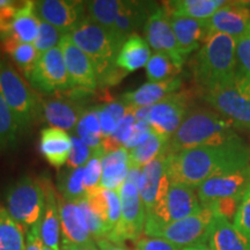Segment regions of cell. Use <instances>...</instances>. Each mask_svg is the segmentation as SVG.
Wrapping results in <instances>:
<instances>
[{
  "instance_id": "cell-1",
  "label": "cell",
  "mask_w": 250,
  "mask_h": 250,
  "mask_svg": "<svg viewBox=\"0 0 250 250\" xmlns=\"http://www.w3.org/2000/svg\"><path fill=\"white\" fill-rule=\"evenodd\" d=\"M250 165V147L241 137L219 146H203L168 154L170 183L198 188L203 182Z\"/></svg>"
},
{
  "instance_id": "cell-2",
  "label": "cell",
  "mask_w": 250,
  "mask_h": 250,
  "mask_svg": "<svg viewBox=\"0 0 250 250\" xmlns=\"http://www.w3.org/2000/svg\"><path fill=\"white\" fill-rule=\"evenodd\" d=\"M191 67L201 94L233 83L237 73L236 41L224 34H208L197 51Z\"/></svg>"
},
{
  "instance_id": "cell-3",
  "label": "cell",
  "mask_w": 250,
  "mask_h": 250,
  "mask_svg": "<svg viewBox=\"0 0 250 250\" xmlns=\"http://www.w3.org/2000/svg\"><path fill=\"white\" fill-rule=\"evenodd\" d=\"M68 35L93 62L98 76L99 88L116 86L127 76L126 72L116 65L123 42L111 31L92 22L87 18Z\"/></svg>"
},
{
  "instance_id": "cell-4",
  "label": "cell",
  "mask_w": 250,
  "mask_h": 250,
  "mask_svg": "<svg viewBox=\"0 0 250 250\" xmlns=\"http://www.w3.org/2000/svg\"><path fill=\"white\" fill-rule=\"evenodd\" d=\"M236 125L217 111L204 108L190 109L187 117L173 134L168 153L173 154L184 149L219 146L240 137Z\"/></svg>"
},
{
  "instance_id": "cell-5",
  "label": "cell",
  "mask_w": 250,
  "mask_h": 250,
  "mask_svg": "<svg viewBox=\"0 0 250 250\" xmlns=\"http://www.w3.org/2000/svg\"><path fill=\"white\" fill-rule=\"evenodd\" d=\"M6 211L23 228L40 224L45 206V191L41 179L24 175L7 187L5 192Z\"/></svg>"
},
{
  "instance_id": "cell-6",
  "label": "cell",
  "mask_w": 250,
  "mask_h": 250,
  "mask_svg": "<svg viewBox=\"0 0 250 250\" xmlns=\"http://www.w3.org/2000/svg\"><path fill=\"white\" fill-rule=\"evenodd\" d=\"M0 94L14 114L20 131L29 129L40 120L41 98L2 58L0 59Z\"/></svg>"
},
{
  "instance_id": "cell-7",
  "label": "cell",
  "mask_w": 250,
  "mask_h": 250,
  "mask_svg": "<svg viewBox=\"0 0 250 250\" xmlns=\"http://www.w3.org/2000/svg\"><path fill=\"white\" fill-rule=\"evenodd\" d=\"M142 168L130 167L126 180L118 190L121 196L122 217L120 225L109 236V241L124 243L126 240L134 242L143 236L146 223V211L140 198L138 184Z\"/></svg>"
},
{
  "instance_id": "cell-8",
  "label": "cell",
  "mask_w": 250,
  "mask_h": 250,
  "mask_svg": "<svg viewBox=\"0 0 250 250\" xmlns=\"http://www.w3.org/2000/svg\"><path fill=\"white\" fill-rule=\"evenodd\" d=\"M213 218L214 213L210 208H203L197 214L181 220L160 226L145 227L144 233L146 236L164 239L181 249L191 248L199 245H206Z\"/></svg>"
},
{
  "instance_id": "cell-9",
  "label": "cell",
  "mask_w": 250,
  "mask_h": 250,
  "mask_svg": "<svg viewBox=\"0 0 250 250\" xmlns=\"http://www.w3.org/2000/svg\"><path fill=\"white\" fill-rule=\"evenodd\" d=\"M202 98L236 127L250 129V86L245 78L236 73L233 83L202 94Z\"/></svg>"
},
{
  "instance_id": "cell-10",
  "label": "cell",
  "mask_w": 250,
  "mask_h": 250,
  "mask_svg": "<svg viewBox=\"0 0 250 250\" xmlns=\"http://www.w3.org/2000/svg\"><path fill=\"white\" fill-rule=\"evenodd\" d=\"M26 80L34 88L44 95L67 93L74 89L65 65L64 55L59 46L43 52Z\"/></svg>"
},
{
  "instance_id": "cell-11",
  "label": "cell",
  "mask_w": 250,
  "mask_h": 250,
  "mask_svg": "<svg viewBox=\"0 0 250 250\" xmlns=\"http://www.w3.org/2000/svg\"><path fill=\"white\" fill-rule=\"evenodd\" d=\"M90 93L74 88L62 95L48 96L41 99L40 120L45 122L51 127L64 131H74L81 115L87 110L86 100Z\"/></svg>"
},
{
  "instance_id": "cell-12",
  "label": "cell",
  "mask_w": 250,
  "mask_h": 250,
  "mask_svg": "<svg viewBox=\"0 0 250 250\" xmlns=\"http://www.w3.org/2000/svg\"><path fill=\"white\" fill-rule=\"evenodd\" d=\"M197 192L192 188L170 183L167 196L152 213L146 215L145 227L160 226L197 214L202 210Z\"/></svg>"
},
{
  "instance_id": "cell-13",
  "label": "cell",
  "mask_w": 250,
  "mask_h": 250,
  "mask_svg": "<svg viewBox=\"0 0 250 250\" xmlns=\"http://www.w3.org/2000/svg\"><path fill=\"white\" fill-rule=\"evenodd\" d=\"M189 101V94L184 90H179L148 107L146 122L153 132L170 139L190 110Z\"/></svg>"
},
{
  "instance_id": "cell-14",
  "label": "cell",
  "mask_w": 250,
  "mask_h": 250,
  "mask_svg": "<svg viewBox=\"0 0 250 250\" xmlns=\"http://www.w3.org/2000/svg\"><path fill=\"white\" fill-rule=\"evenodd\" d=\"M249 184L250 165L205 181L197 188V196L203 208H208L218 202L242 199Z\"/></svg>"
},
{
  "instance_id": "cell-15",
  "label": "cell",
  "mask_w": 250,
  "mask_h": 250,
  "mask_svg": "<svg viewBox=\"0 0 250 250\" xmlns=\"http://www.w3.org/2000/svg\"><path fill=\"white\" fill-rule=\"evenodd\" d=\"M34 6L41 21L57 28L64 35L71 34L87 19L85 1L79 0H39Z\"/></svg>"
},
{
  "instance_id": "cell-16",
  "label": "cell",
  "mask_w": 250,
  "mask_h": 250,
  "mask_svg": "<svg viewBox=\"0 0 250 250\" xmlns=\"http://www.w3.org/2000/svg\"><path fill=\"white\" fill-rule=\"evenodd\" d=\"M168 154V151L162 153L155 160L142 168L138 190L146 215L152 213L164 202L170 187L167 170Z\"/></svg>"
},
{
  "instance_id": "cell-17",
  "label": "cell",
  "mask_w": 250,
  "mask_h": 250,
  "mask_svg": "<svg viewBox=\"0 0 250 250\" xmlns=\"http://www.w3.org/2000/svg\"><path fill=\"white\" fill-rule=\"evenodd\" d=\"M144 34L149 48H152L155 52L168 55L177 64L183 66L186 58L181 54L176 37L171 28L169 15L166 12L164 6L153 9L144 27Z\"/></svg>"
},
{
  "instance_id": "cell-18",
  "label": "cell",
  "mask_w": 250,
  "mask_h": 250,
  "mask_svg": "<svg viewBox=\"0 0 250 250\" xmlns=\"http://www.w3.org/2000/svg\"><path fill=\"white\" fill-rule=\"evenodd\" d=\"M59 48L64 55L66 70L74 88L90 94L95 93L99 88L98 76L88 56L74 44L68 34L62 37Z\"/></svg>"
},
{
  "instance_id": "cell-19",
  "label": "cell",
  "mask_w": 250,
  "mask_h": 250,
  "mask_svg": "<svg viewBox=\"0 0 250 250\" xmlns=\"http://www.w3.org/2000/svg\"><path fill=\"white\" fill-rule=\"evenodd\" d=\"M205 23L208 34H224L239 41L250 33V11L245 1H227Z\"/></svg>"
},
{
  "instance_id": "cell-20",
  "label": "cell",
  "mask_w": 250,
  "mask_h": 250,
  "mask_svg": "<svg viewBox=\"0 0 250 250\" xmlns=\"http://www.w3.org/2000/svg\"><path fill=\"white\" fill-rule=\"evenodd\" d=\"M57 203L62 241L76 245L94 242L78 202L67 201L59 196L57 197Z\"/></svg>"
},
{
  "instance_id": "cell-21",
  "label": "cell",
  "mask_w": 250,
  "mask_h": 250,
  "mask_svg": "<svg viewBox=\"0 0 250 250\" xmlns=\"http://www.w3.org/2000/svg\"><path fill=\"white\" fill-rule=\"evenodd\" d=\"M182 83V79L179 77L159 83H146L139 88L123 93L120 100L130 109L151 107L171 94L179 92Z\"/></svg>"
},
{
  "instance_id": "cell-22",
  "label": "cell",
  "mask_w": 250,
  "mask_h": 250,
  "mask_svg": "<svg viewBox=\"0 0 250 250\" xmlns=\"http://www.w3.org/2000/svg\"><path fill=\"white\" fill-rule=\"evenodd\" d=\"M42 181L45 191V206L41 219L40 234L45 247L54 250H61V220H59L57 196L48 176L42 175Z\"/></svg>"
},
{
  "instance_id": "cell-23",
  "label": "cell",
  "mask_w": 250,
  "mask_h": 250,
  "mask_svg": "<svg viewBox=\"0 0 250 250\" xmlns=\"http://www.w3.org/2000/svg\"><path fill=\"white\" fill-rule=\"evenodd\" d=\"M168 15L181 54L187 59L188 56L191 55L193 51L199 50L208 35L205 21L180 15Z\"/></svg>"
},
{
  "instance_id": "cell-24",
  "label": "cell",
  "mask_w": 250,
  "mask_h": 250,
  "mask_svg": "<svg viewBox=\"0 0 250 250\" xmlns=\"http://www.w3.org/2000/svg\"><path fill=\"white\" fill-rule=\"evenodd\" d=\"M206 245L211 250H250V237L227 218L214 215Z\"/></svg>"
},
{
  "instance_id": "cell-25",
  "label": "cell",
  "mask_w": 250,
  "mask_h": 250,
  "mask_svg": "<svg viewBox=\"0 0 250 250\" xmlns=\"http://www.w3.org/2000/svg\"><path fill=\"white\" fill-rule=\"evenodd\" d=\"M40 134V151L46 162L55 168L66 165L72 149L70 134L51 126L44 127Z\"/></svg>"
},
{
  "instance_id": "cell-26",
  "label": "cell",
  "mask_w": 250,
  "mask_h": 250,
  "mask_svg": "<svg viewBox=\"0 0 250 250\" xmlns=\"http://www.w3.org/2000/svg\"><path fill=\"white\" fill-rule=\"evenodd\" d=\"M154 8L155 6L148 5V2L122 0L120 13L115 22L112 34H115L124 43L131 35L136 34L134 31L146 23Z\"/></svg>"
},
{
  "instance_id": "cell-27",
  "label": "cell",
  "mask_w": 250,
  "mask_h": 250,
  "mask_svg": "<svg viewBox=\"0 0 250 250\" xmlns=\"http://www.w3.org/2000/svg\"><path fill=\"white\" fill-rule=\"evenodd\" d=\"M87 201L100 214L108 229V239L110 234L120 225L122 217V204L120 192L99 188L94 191L87 192ZM107 239V240H108Z\"/></svg>"
},
{
  "instance_id": "cell-28",
  "label": "cell",
  "mask_w": 250,
  "mask_h": 250,
  "mask_svg": "<svg viewBox=\"0 0 250 250\" xmlns=\"http://www.w3.org/2000/svg\"><path fill=\"white\" fill-rule=\"evenodd\" d=\"M130 170L129 151L122 147L117 151L105 153L102 159V179L100 188L118 190L123 186Z\"/></svg>"
},
{
  "instance_id": "cell-29",
  "label": "cell",
  "mask_w": 250,
  "mask_h": 250,
  "mask_svg": "<svg viewBox=\"0 0 250 250\" xmlns=\"http://www.w3.org/2000/svg\"><path fill=\"white\" fill-rule=\"evenodd\" d=\"M151 56V48L146 40L138 34H133L122 45L116 65L129 74L146 66Z\"/></svg>"
},
{
  "instance_id": "cell-30",
  "label": "cell",
  "mask_w": 250,
  "mask_h": 250,
  "mask_svg": "<svg viewBox=\"0 0 250 250\" xmlns=\"http://www.w3.org/2000/svg\"><path fill=\"white\" fill-rule=\"evenodd\" d=\"M226 4L224 0H175L165 2L164 7L170 15L206 21Z\"/></svg>"
},
{
  "instance_id": "cell-31",
  "label": "cell",
  "mask_w": 250,
  "mask_h": 250,
  "mask_svg": "<svg viewBox=\"0 0 250 250\" xmlns=\"http://www.w3.org/2000/svg\"><path fill=\"white\" fill-rule=\"evenodd\" d=\"M35 1H23L15 18L12 36L21 43L34 44L35 42L41 20L35 13Z\"/></svg>"
},
{
  "instance_id": "cell-32",
  "label": "cell",
  "mask_w": 250,
  "mask_h": 250,
  "mask_svg": "<svg viewBox=\"0 0 250 250\" xmlns=\"http://www.w3.org/2000/svg\"><path fill=\"white\" fill-rule=\"evenodd\" d=\"M169 138L160 136V134L153 132L148 137L146 142L140 144L139 146L129 151L130 167L143 168L149 162L155 160L162 153L168 151Z\"/></svg>"
},
{
  "instance_id": "cell-33",
  "label": "cell",
  "mask_w": 250,
  "mask_h": 250,
  "mask_svg": "<svg viewBox=\"0 0 250 250\" xmlns=\"http://www.w3.org/2000/svg\"><path fill=\"white\" fill-rule=\"evenodd\" d=\"M0 42H1L2 50L12 58V61L15 62L19 70H21L26 78L35 66L41 55L35 45L29 44V43H21L14 40L13 37H7Z\"/></svg>"
},
{
  "instance_id": "cell-34",
  "label": "cell",
  "mask_w": 250,
  "mask_h": 250,
  "mask_svg": "<svg viewBox=\"0 0 250 250\" xmlns=\"http://www.w3.org/2000/svg\"><path fill=\"white\" fill-rule=\"evenodd\" d=\"M122 0H92L85 1L87 18L109 31H114L115 22L120 13Z\"/></svg>"
},
{
  "instance_id": "cell-35",
  "label": "cell",
  "mask_w": 250,
  "mask_h": 250,
  "mask_svg": "<svg viewBox=\"0 0 250 250\" xmlns=\"http://www.w3.org/2000/svg\"><path fill=\"white\" fill-rule=\"evenodd\" d=\"M58 191L62 198L79 202L87 195L85 189V167L67 168L57 176Z\"/></svg>"
},
{
  "instance_id": "cell-36",
  "label": "cell",
  "mask_w": 250,
  "mask_h": 250,
  "mask_svg": "<svg viewBox=\"0 0 250 250\" xmlns=\"http://www.w3.org/2000/svg\"><path fill=\"white\" fill-rule=\"evenodd\" d=\"M73 132L92 151H95L96 148L101 146L103 140L101 125H100L98 112L94 107L88 108L81 115Z\"/></svg>"
},
{
  "instance_id": "cell-37",
  "label": "cell",
  "mask_w": 250,
  "mask_h": 250,
  "mask_svg": "<svg viewBox=\"0 0 250 250\" xmlns=\"http://www.w3.org/2000/svg\"><path fill=\"white\" fill-rule=\"evenodd\" d=\"M183 66L173 58L162 52H154L146 65V76L148 83H159L174 79L182 72Z\"/></svg>"
},
{
  "instance_id": "cell-38",
  "label": "cell",
  "mask_w": 250,
  "mask_h": 250,
  "mask_svg": "<svg viewBox=\"0 0 250 250\" xmlns=\"http://www.w3.org/2000/svg\"><path fill=\"white\" fill-rule=\"evenodd\" d=\"M23 227L9 217L5 208L0 206V250H24Z\"/></svg>"
},
{
  "instance_id": "cell-39",
  "label": "cell",
  "mask_w": 250,
  "mask_h": 250,
  "mask_svg": "<svg viewBox=\"0 0 250 250\" xmlns=\"http://www.w3.org/2000/svg\"><path fill=\"white\" fill-rule=\"evenodd\" d=\"M94 109L98 112L103 138L110 137L115 132L118 124L121 123L122 120L126 116V114L130 110V108L122 100H116V101L96 105Z\"/></svg>"
},
{
  "instance_id": "cell-40",
  "label": "cell",
  "mask_w": 250,
  "mask_h": 250,
  "mask_svg": "<svg viewBox=\"0 0 250 250\" xmlns=\"http://www.w3.org/2000/svg\"><path fill=\"white\" fill-rule=\"evenodd\" d=\"M19 132L20 127L14 114L0 94V149L15 147Z\"/></svg>"
},
{
  "instance_id": "cell-41",
  "label": "cell",
  "mask_w": 250,
  "mask_h": 250,
  "mask_svg": "<svg viewBox=\"0 0 250 250\" xmlns=\"http://www.w3.org/2000/svg\"><path fill=\"white\" fill-rule=\"evenodd\" d=\"M134 125H136V118H134L131 109L126 114L120 124H118L117 129L115 130V132L111 134L110 137L107 138H103L102 140V148L104 149L105 153L117 151L122 147H124V145L126 144L127 140L130 139V137L132 136Z\"/></svg>"
},
{
  "instance_id": "cell-42",
  "label": "cell",
  "mask_w": 250,
  "mask_h": 250,
  "mask_svg": "<svg viewBox=\"0 0 250 250\" xmlns=\"http://www.w3.org/2000/svg\"><path fill=\"white\" fill-rule=\"evenodd\" d=\"M105 152L100 146L95 151L85 166V189L86 192L94 191L99 189L102 179V159Z\"/></svg>"
},
{
  "instance_id": "cell-43",
  "label": "cell",
  "mask_w": 250,
  "mask_h": 250,
  "mask_svg": "<svg viewBox=\"0 0 250 250\" xmlns=\"http://www.w3.org/2000/svg\"><path fill=\"white\" fill-rule=\"evenodd\" d=\"M81 211H83V217L86 219L87 226H88V230L92 235L93 239H95L96 241L101 239H108V229L105 227L104 223H103L102 218L100 217V214L93 208V206L89 204V202L87 201L86 196L83 198H81L79 202Z\"/></svg>"
},
{
  "instance_id": "cell-44",
  "label": "cell",
  "mask_w": 250,
  "mask_h": 250,
  "mask_svg": "<svg viewBox=\"0 0 250 250\" xmlns=\"http://www.w3.org/2000/svg\"><path fill=\"white\" fill-rule=\"evenodd\" d=\"M62 36H64V34L59 31L57 28L52 27L51 24L46 23L44 21H41L39 33H37L34 45L40 54H43V52L59 46Z\"/></svg>"
},
{
  "instance_id": "cell-45",
  "label": "cell",
  "mask_w": 250,
  "mask_h": 250,
  "mask_svg": "<svg viewBox=\"0 0 250 250\" xmlns=\"http://www.w3.org/2000/svg\"><path fill=\"white\" fill-rule=\"evenodd\" d=\"M23 1L0 0V41L12 36L17 14Z\"/></svg>"
},
{
  "instance_id": "cell-46",
  "label": "cell",
  "mask_w": 250,
  "mask_h": 250,
  "mask_svg": "<svg viewBox=\"0 0 250 250\" xmlns=\"http://www.w3.org/2000/svg\"><path fill=\"white\" fill-rule=\"evenodd\" d=\"M72 149L66 162L67 168H79L85 167L87 162L93 154V151L90 149L85 143L80 138H78L76 134H72Z\"/></svg>"
},
{
  "instance_id": "cell-47",
  "label": "cell",
  "mask_w": 250,
  "mask_h": 250,
  "mask_svg": "<svg viewBox=\"0 0 250 250\" xmlns=\"http://www.w3.org/2000/svg\"><path fill=\"white\" fill-rule=\"evenodd\" d=\"M237 74L250 81V33L236 41Z\"/></svg>"
},
{
  "instance_id": "cell-48",
  "label": "cell",
  "mask_w": 250,
  "mask_h": 250,
  "mask_svg": "<svg viewBox=\"0 0 250 250\" xmlns=\"http://www.w3.org/2000/svg\"><path fill=\"white\" fill-rule=\"evenodd\" d=\"M233 224L237 229L250 237V184L243 193L241 203L233 219Z\"/></svg>"
},
{
  "instance_id": "cell-49",
  "label": "cell",
  "mask_w": 250,
  "mask_h": 250,
  "mask_svg": "<svg viewBox=\"0 0 250 250\" xmlns=\"http://www.w3.org/2000/svg\"><path fill=\"white\" fill-rule=\"evenodd\" d=\"M134 250H183L160 237L142 236L134 242Z\"/></svg>"
},
{
  "instance_id": "cell-50",
  "label": "cell",
  "mask_w": 250,
  "mask_h": 250,
  "mask_svg": "<svg viewBox=\"0 0 250 250\" xmlns=\"http://www.w3.org/2000/svg\"><path fill=\"white\" fill-rule=\"evenodd\" d=\"M44 243L40 234L39 224L29 228L26 235V247L24 250H44Z\"/></svg>"
},
{
  "instance_id": "cell-51",
  "label": "cell",
  "mask_w": 250,
  "mask_h": 250,
  "mask_svg": "<svg viewBox=\"0 0 250 250\" xmlns=\"http://www.w3.org/2000/svg\"><path fill=\"white\" fill-rule=\"evenodd\" d=\"M61 250H100V249L98 248L96 242L85 243V245H76V243L62 241Z\"/></svg>"
},
{
  "instance_id": "cell-52",
  "label": "cell",
  "mask_w": 250,
  "mask_h": 250,
  "mask_svg": "<svg viewBox=\"0 0 250 250\" xmlns=\"http://www.w3.org/2000/svg\"><path fill=\"white\" fill-rule=\"evenodd\" d=\"M96 245H98L100 250H131L127 247H125L123 243H115L105 239L98 240Z\"/></svg>"
},
{
  "instance_id": "cell-53",
  "label": "cell",
  "mask_w": 250,
  "mask_h": 250,
  "mask_svg": "<svg viewBox=\"0 0 250 250\" xmlns=\"http://www.w3.org/2000/svg\"><path fill=\"white\" fill-rule=\"evenodd\" d=\"M183 250H211V248L208 245H199L196 247H191V248H186Z\"/></svg>"
},
{
  "instance_id": "cell-54",
  "label": "cell",
  "mask_w": 250,
  "mask_h": 250,
  "mask_svg": "<svg viewBox=\"0 0 250 250\" xmlns=\"http://www.w3.org/2000/svg\"><path fill=\"white\" fill-rule=\"evenodd\" d=\"M245 4H246L247 7L249 8V11H250V1H245Z\"/></svg>"
},
{
  "instance_id": "cell-55",
  "label": "cell",
  "mask_w": 250,
  "mask_h": 250,
  "mask_svg": "<svg viewBox=\"0 0 250 250\" xmlns=\"http://www.w3.org/2000/svg\"><path fill=\"white\" fill-rule=\"evenodd\" d=\"M44 250H54V249H51V248H48V247H44Z\"/></svg>"
},
{
  "instance_id": "cell-56",
  "label": "cell",
  "mask_w": 250,
  "mask_h": 250,
  "mask_svg": "<svg viewBox=\"0 0 250 250\" xmlns=\"http://www.w3.org/2000/svg\"><path fill=\"white\" fill-rule=\"evenodd\" d=\"M0 59H1V54H0Z\"/></svg>"
}]
</instances>
